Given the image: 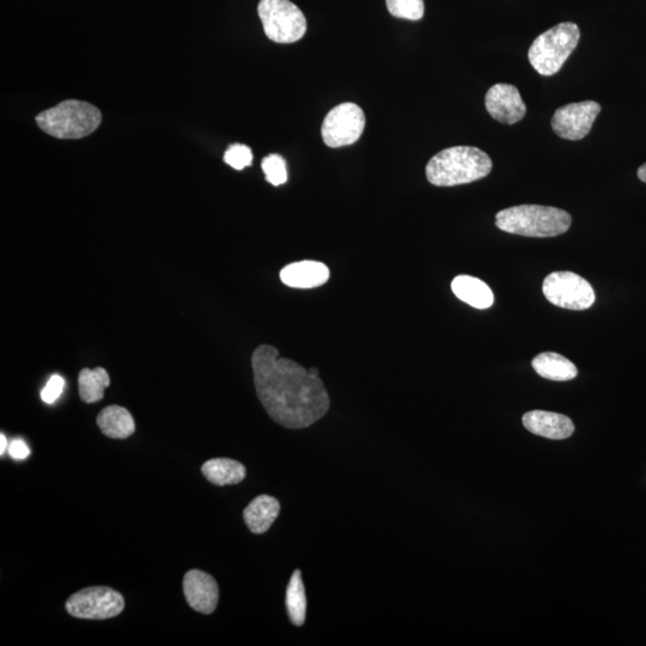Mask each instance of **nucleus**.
<instances>
[{"label":"nucleus","mask_w":646,"mask_h":646,"mask_svg":"<svg viewBox=\"0 0 646 646\" xmlns=\"http://www.w3.org/2000/svg\"><path fill=\"white\" fill-rule=\"evenodd\" d=\"M252 367L261 405L277 424L301 430L326 416L331 399L320 377L280 358L276 347L260 345L253 352Z\"/></svg>","instance_id":"obj_1"},{"label":"nucleus","mask_w":646,"mask_h":646,"mask_svg":"<svg viewBox=\"0 0 646 646\" xmlns=\"http://www.w3.org/2000/svg\"><path fill=\"white\" fill-rule=\"evenodd\" d=\"M492 161L483 150L474 146H453L431 158L426 178L438 187L471 184L491 173Z\"/></svg>","instance_id":"obj_2"},{"label":"nucleus","mask_w":646,"mask_h":646,"mask_svg":"<svg viewBox=\"0 0 646 646\" xmlns=\"http://www.w3.org/2000/svg\"><path fill=\"white\" fill-rule=\"evenodd\" d=\"M569 212L557 207L520 205L497 213L496 225L505 233L526 237H556L571 227Z\"/></svg>","instance_id":"obj_3"},{"label":"nucleus","mask_w":646,"mask_h":646,"mask_svg":"<svg viewBox=\"0 0 646 646\" xmlns=\"http://www.w3.org/2000/svg\"><path fill=\"white\" fill-rule=\"evenodd\" d=\"M42 131L58 139H81L94 133L102 121L99 108L88 102L67 100L36 117Z\"/></svg>","instance_id":"obj_4"},{"label":"nucleus","mask_w":646,"mask_h":646,"mask_svg":"<svg viewBox=\"0 0 646 646\" xmlns=\"http://www.w3.org/2000/svg\"><path fill=\"white\" fill-rule=\"evenodd\" d=\"M580 39L581 30L577 24L559 23L534 40L528 52L529 62L541 76L556 75L575 51Z\"/></svg>","instance_id":"obj_5"},{"label":"nucleus","mask_w":646,"mask_h":646,"mask_svg":"<svg viewBox=\"0 0 646 646\" xmlns=\"http://www.w3.org/2000/svg\"><path fill=\"white\" fill-rule=\"evenodd\" d=\"M258 14L267 38L277 44H294L307 32L306 16L290 0H260Z\"/></svg>","instance_id":"obj_6"},{"label":"nucleus","mask_w":646,"mask_h":646,"mask_svg":"<svg viewBox=\"0 0 646 646\" xmlns=\"http://www.w3.org/2000/svg\"><path fill=\"white\" fill-rule=\"evenodd\" d=\"M542 291L547 301L559 308L585 310L595 302L593 286L574 272L551 273L544 280Z\"/></svg>","instance_id":"obj_7"},{"label":"nucleus","mask_w":646,"mask_h":646,"mask_svg":"<svg viewBox=\"0 0 646 646\" xmlns=\"http://www.w3.org/2000/svg\"><path fill=\"white\" fill-rule=\"evenodd\" d=\"M66 612L73 618L105 620L123 613L125 600L118 591L108 587L85 588L66 601Z\"/></svg>","instance_id":"obj_8"},{"label":"nucleus","mask_w":646,"mask_h":646,"mask_svg":"<svg viewBox=\"0 0 646 646\" xmlns=\"http://www.w3.org/2000/svg\"><path fill=\"white\" fill-rule=\"evenodd\" d=\"M365 129V114L356 103L346 102L326 115L321 127L323 142L329 148H341L357 142Z\"/></svg>","instance_id":"obj_9"},{"label":"nucleus","mask_w":646,"mask_h":646,"mask_svg":"<svg viewBox=\"0 0 646 646\" xmlns=\"http://www.w3.org/2000/svg\"><path fill=\"white\" fill-rule=\"evenodd\" d=\"M600 112L601 106L595 101L570 103L554 113L552 129L560 138L581 140L588 136Z\"/></svg>","instance_id":"obj_10"},{"label":"nucleus","mask_w":646,"mask_h":646,"mask_svg":"<svg viewBox=\"0 0 646 646\" xmlns=\"http://www.w3.org/2000/svg\"><path fill=\"white\" fill-rule=\"evenodd\" d=\"M485 106L491 117L499 123L514 125L524 118L527 107L520 91L514 85L499 83L487 91Z\"/></svg>","instance_id":"obj_11"},{"label":"nucleus","mask_w":646,"mask_h":646,"mask_svg":"<svg viewBox=\"0 0 646 646\" xmlns=\"http://www.w3.org/2000/svg\"><path fill=\"white\" fill-rule=\"evenodd\" d=\"M184 593L188 605L201 614L216 611L219 589L215 578L200 570L188 571L184 578Z\"/></svg>","instance_id":"obj_12"},{"label":"nucleus","mask_w":646,"mask_h":646,"mask_svg":"<svg viewBox=\"0 0 646 646\" xmlns=\"http://www.w3.org/2000/svg\"><path fill=\"white\" fill-rule=\"evenodd\" d=\"M524 428L550 440H565L574 435L575 425L569 417L564 414L547 411H530L522 418Z\"/></svg>","instance_id":"obj_13"},{"label":"nucleus","mask_w":646,"mask_h":646,"mask_svg":"<svg viewBox=\"0 0 646 646\" xmlns=\"http://www.w3.org/2000/svg\"><path fill=\"white\" fill-rule=\"evenodd\" d=\"M331 272L318 261H300L285 266L280 272V280L289 288L314 289L328 282Z\"/></svg>","instance_id":"obj_14"},{"label":"nucleus","mask_w":646,"mask_h":646,"mask_svg":"<svg viewBox=\"0 0 646 646\" xmlns=\"http://www.w3.org/2000/svg\"><path fill=\"white\" fill-rule=\"evenodd\" d=\"M280 513L278 499L262 495L254 498L243 511V518L249 530L254 534H264L276 522Z\"/></svg>","instance_id":"obj_15"},{"label":"nucleus","mask_w":646,"mask_h":646,"mask_svg":"<svg viewBox=\"0 0 646 646\" xmlns=\"http://www.w3.org/2000/svg\"><path fill=\"white\" fill-rule=\"evenodd\" d=\"M96 422L102 434L113 440H126L136 431L132 414L117 405L103 408Z\"/></svg>","instance_id":"obj_16"},{"label":"nucleus","mask_w":646,"mask_h":646,"mask_svg":"<svg viewBox=\"0 0 646 646\" xmlns=\"http://www.w3.org/2000/svg\"><path fill=\"white\" fill-rule=\"evenodd\" d=\"M452 290L459 300L473 308L487 309L495 302L490 286L471 276H457L453 280Z\"/></svg>","instance_id":"obj_17"},{"label":"nucleus","mask_w":646,"mask_h":646,"mask_svg":"<svg viewBox=\"0 0 646 646\" xmlns=\"http://www.w3.org/2000/svg\"><path fill=\"white\" fill-rule=\"evenodd\" d=\"M536 374L546 380L565 382L576 379V365L556 352H542L532 362Z\"/></svg>","instance_id":"obj_18"},{"label":"nucleus","mask_w":646,"mask_h":646,"mask_svg":"<svg viewBox=\"0 0 646 646\" xmlns=\"http://www.w3.org/2000/svg\"><path fill=\"white\" fill-rule=\"evenodd\" d=\"M204 477L211 484L228 486L240 484L245 480L247 471L241 462L231 459H212L201 467Z\"/></svg>","instance_id":"obj_19"},{"label":"nucleus","mask_w":646,"mask_h":646,"mask_svg":"<svg viewBox=\"0 0 646 646\" xmlns=\"http://www.w3.org/2000/svg\"><path fill=\"white\" fill-rule=\"evenodd\" d=\"M111 385L106 369H83L78 376L79 396L85 404H95L103 399L105 389Z\"/></svg>","instance_id":"obj_20"},{"label":"nucleus","mask_w":646,"mask_h":646,"mask_svg":"<svg viewBox=\"0 0 646 646\" xmlns=\"http://www.w3.org/2000/svg\"><path fill=\"white\" fill-rule=\"evenodd\" d=\"M286 609L292 625L303 626L306 623L307 596L302 580V572L296 570L286 589Z\"/></svg>","instance_id":"obj_21"},{"label":"nucleus","mask_w":646,"mask_h":646,"mask_svg":"<svg viewBox=\"0 0 646 646\" xmlns=\"http://www.w3.org/2000/svg\"><path fill=\"white\" fill-rule=\"evenodd\" d=\"M389 14L404 20H422L425 11L424 0H386Z\"/></svg>","instance_id":"obj_22"},{"label":"nucleus","mask_w":646,"mask_h":646,"mask_svg":"<svg viewBox=\"0 0 646 646\" xmlns=\"http://www.w3.org/2000/svg\"><path fill=\"white\" fill-rule=\"evenodd\" d=\"M262 170L266 175V180L273 186L284 185L288 181V172H286V163L282 156L277 154L268 155L262 160Z\"/></svg>","instance_id":"obj_23"},{"label":"nucleus","mask_w":646,"mask_h":646,"mask_svg":"<svg viewBox=\"0 0 646 646\" xmlns=\"http://www.w3.org/2000/svg\"><path fill=\"white\" fill-rule=\"evenodd\" d=\"M224 162L236 170L245 169L251 166L253 162V152L247 145H230L224 154Z\"/></svg>","instance_id":"obj_24"},{"label":"nucleus","mask_w":646,"mask_h":646,"mask_svg":"<svg viewBox=\"0 0 646 646\" xmlns=\"http://www.w3.org/2000/svg\"><path fill=\"white\" fill-rule=\"evenodd\" d=\"M65 387V381L62 376L53 375L50 381L47 382V385L41 392V399L46 402V404H53L56 402L60 395H62Z\"/></svg>","instance_id":"obj_25"},{"label":"nucleus","mask_w":646,"mask_h":646,"mask_svg":"<svg viewBox=\"0 0 646 646\" xmlns=\"http://www.w3.org/2000/svg\"><path fill=\"white\" fill-rule=\"evenodd\" d=\"M9 454L12 459L24 460L30 455V450L26 443L21 440H15L10 444Z\"/></svg>","instance_id":"obj_26"},{"label":"nucleus","mask_w":646,"mask_h":646,"mask_svg":"<svg viewBox=\"0 0 646 646\" xmlns=\"http://www.w3.org/2000/svg\"><path fill=\"white\" fill-rule=\"evenodd\" d=\"M638 178L646 184V163L638 169Z\"/></svg>","instance_id":"obj_27"},{"label":"nucleus","mask_w":646,"mask_h":646,"mask_svg":"<svg viewBox=\"0 0 646 646\" xmlns=\"http://www.w3.org/2000/svg\"><path fill=\"white\" fill-rule=\"evenodd\" d=\"M0 444H2V447H0V455L5 454L6 446H8V442H6V437L4 434L0 435Z\"/></svg>","instance_id":"obj_28"}]
</instances>
